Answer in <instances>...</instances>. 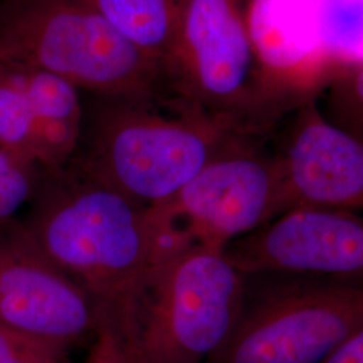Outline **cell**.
Returning <instances> with one entry per match:
<instances>
[{"label":"cell","mask_w":363,"mask_h":363,"mask_svg":"<svg viewBox=\"0 0 363 363\" xmlns=\"http://www.w3.org/2000/svg\"><path fill=\"white\" fill-rule=\"evenodd\" d=\"M82 125L70 163L121 194L154 206L184 187L214 157L261 138L169 94L81 91Z\"/></svg>","instance_id":"6da1fadb"},{"label":"cell","mask_w":363,"mask_h":363,"mask_svg":"<svg viewBox=\"0 0 363 363\" xmlns=\"http://www.w3.org/2000/svg\"><path fill=\"white\" fill-rule=\"evenodd\" d=\"M30 206L21 220L30 240L115 327L155 261L148 206L70 162L43 169Z\"/></svg>","instance_id":"7a4b0ae2"},{"label":"cell","mask_w":363,"mask_h":363,"mask_svg":"<svg viewBox=\"0 0 363 363\" xmlns=\"http://www.w3.org/2000/svg\"><path fill=\"white\" fill-rule=\"evenodd\" d=\"M245 286L225 249L187 247L151 264L112 328L130 363H208L233 333Z\"/></svg>","instance_id":"3957f363"},{"label":"cell","mask_w":363,"mask_h":363,"mask_svg":"<svg viewBox=\"0 0 363 363\" xmlns=\"http://www.w3.org/2000/svg\"><path fill=\"white\" fill-rule=\"evenodd\" d=\"M0 64L49 72L89 93L163 88L162 66L124 38L91 0L0 3Z\"/></svg>","instance_id":"277c9868"},{"label":"cell","mask_w":363,"mask_h":363,"mask_svg":"<svg viewBox=\"0 0 363 363\" xmlns=\"http://www.w3.org/2000/svg\"><path fill=\"white\" fill-rule=\"evenodd\" d=\"M252 0H183L163 88L210 115L268 138L283 118L268 100L255 50Z\"/></svg>","instance_id":"5b68a950"},{"label":"cell","mask_w":363,"mask_h":363,"mask_svg":"<svg viewBox=\"0 0 363 363\" xmlns=\"http://www.w3.org/2000/svg\"><path fill=\"white\" fill-rule=\"evenodd\" d=\"M245 276L241 316L208 363H320L363 325V281L298 273Z\"/></svg>","instance_id":"8992f818"},{"label":"cell","mask_w":363,"mask_h":363,"mask_svg":"<svg viewBox=\"0 0 363 363\" xmlns=\"http://www.w3.org/2000/svg\"><path fill=\"white\" fill-rule=\"evenodd\" d=\"M265 140L234 144L174 196L148 206L155 259L194 245L226 249L286 214L284 181Z\"/></svg>","instance_id":"52a82bcc"},{"label":"cell","mask_w":363,"mask_h":363,"mask_svg":"<svg viewBox=\"0 0 363 363\" xmlns=\"http://www.w3.org/2000/svg\"><path fill=\"white\" fill-rule=\"evenodd\" d=\"M0 323L69 351L103 325L86 292L60 271L21 220L0 228Z\"/></svg>","instance_id":"ba28073f"},{"label":"cell","mask_w":363,"mask_h":363,"mask_svg":"<svg viewBox=\"0 0 363 363\" xmlns=\"http://www.w3.org/2000/svg\"><path fill=\"white\" fill-rule=\"evenodd\" d=\"M318 99L303 101L286 115L273 150L284 181L286 213H362L363 142L328 120Z\"/></svg>","instance_id":"9c48e42d"},{"label":"cell","mask_w":363,"mask_h":363,"mask_svg":"<svg viewBox=\"0 0 363 363\" xmlns=\"http://www.w3.org/2000/svg\"><path fill=\"white\" fill-rule=\"evenodd\" d=\"M225 252L245 274L298 273L363 281V214L291 210Z\"/></svg>","instance_id":"30bf717a"},{"label":"cell","mask_w":363,"mask_h":363,"mask_svg":"<svg viewBox=\"0 0 363 363\" xmlns=\"http://www.w3.org/2000/svg\"><path fill=\"white\" fill-rule=\"evenodd\" d=\"M9 67L25 91L34 116L40 166L46 169L65 166L74 155L81 135V91L69 79L49 72Z\"/></svg>","instance_id":"8fae6325"},{"label":"cell","mask_w":363,"mask_h":363,"mask_svg":"<svg viewBox=\"0 0 363 363\" xmlns=\"http://www.w3.org/2000/svg\"><path fill=\"white\" fill-rule=\"evenodd\" d=\"M117 31L163 66L175 35L183 0H91Z\"/></svg>","instance_id":"7c38bea8"},{"label":"cell","mask_w":363,"mask_h":363,"mask_svg":"<svg viewBox=\"0 0 363 363\" xmlns=\"http://www.w3.org/2000/svg\"><path fill=\"white\" fill-rule=\"evenodd\" d=\"M0 147L40 166L38 138L28 100L13 70L3 64H0Z\"/></svg>","instance_id":"4fadbf2b"},{"label":"cell","mask_w":363,"mask_h":363,"mask_svg":"<svg viewBox=\"0 0 363 363\" xmlns=\"http://www.w3.org/2000/svg\"><path fill=\"white\" fill-rule=\"evenodd\" d=\"M322 96L327 118L363 142V60L339 69Z\"/></svg>","instance_id":"5bb4252c"},{"label":"cell","mask_w":363,"mask_h":363,"mask_svg":"<svg viewBox=\"0 0 363 363\" xmlns=\"http://www.w3.org/2000/svg\"><path fill=\"white\" fill-rule=\"evenodd\" d=\"M43 169L0 147V228L16 220L38 190Z\"/></svg>","instance_id":"9a60e30c"},{"label":"cell","mask_w":363,"mask_h":363,"mask_svg":"<svg viewBox=\"0 0 363 363\" xmlns=\"http://www.w3.org/2000/svg\"><path fill=\"white\" fill-rule=\"evenodd\" d=\"M67 352L0 323V363H67Z\"/></svg>","instance_id":"2e32d148"},{"label":"cell","mask_w":363,"mask_h":363,"mask_svg":"<svg viewBox=\"0 0 363 363\" xmlns=\"http://www.w3.org/2000/svg\"><path fill=\"white\" fill-rule=\"evenodd\" d=\"M82 363H130L116 330L111 325L100 327L91 340V350Z\"/></svg>","instance_id":"e0dca14e"},{"label":"cell","mask_w":363,"mask_h":363,"mask_svg":"<svg viewBox=\"0 0 363 363\" xmlns=\"http://www.w3.org/2000/svg\"><path fill=\"white\" fill-rule=\"evenodd\" d=\"M320 363H363V325L346 337Z\"/></svg>","instance_id":"ac0fdd59"},{"label":"cell","mask_w":363,"mask_h":363,"mask_svg":"<svg viewBox=\"0 0 363 363\" xmlns=\"http://www.w3.org/2000/svg\"><path fill=\"white\" fill-rule=\"evenodd\" d=\"M361 1H363V0H361Z\"/></svg>","instance_id":"d6986e66"}]
</instances>
